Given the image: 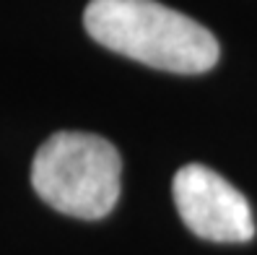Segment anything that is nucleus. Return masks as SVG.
Instances as JSON below:
<instances>
[{"instance_id": "f03ea898", "label": "nucleus", "mask_w": 257, "mask_h": 255, "mask_svg": "<svg viewBox=\"0 0 257 255\" xmlns=\"http://www.w3.org/2000/svg\"><path fill=\"white\" fill-rule=\"evenodd\" d=\"M37 196L73 219H104L119 198L122 159L101 136L60 130L39 146L32 164Z\"/></svg>"}, {"instance_id": "7ed1b4c3", "label": "nucleus", "mask_w": 257, "mask_h": 255, "mask_svg": "<svg viewBox=\"0 0 257 255\" xmlns=\"http://www.w3.org/2000/svg\"><path fill=\"white\" fill-rule=\"evenodd\" d=\"M172 196L185 227L210 242H249L254 219L249 201L203 164H187L174 175Z\"/></svg>"}, {"instance_id": "f257e3e1", "label": "nucleus", "mask_w": 257, "mask_h": 255, "mask_svg": "<svg viewBox=\"0 0 257 255\" xmlns=\"http://www.w3.org/2000/svg\"><path fill=\"white\" fill-rule=\"evenodd\" d=\"M83 26L101 47L169 73L198 76L221 55L203 24L156 0H91Z\"/></svg>"}]
</instances>
